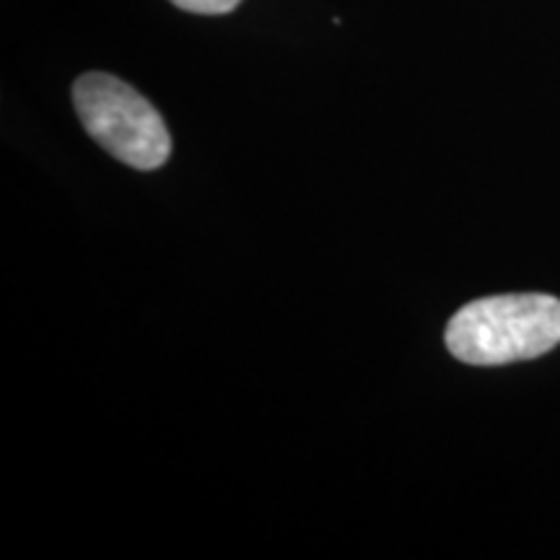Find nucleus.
<instances>
[{
    "label": "nucleus",
    "mask_w": 560,
    "mask_h": 560,
    "mask_svg": "<svg viewBox=\"0 0 560 560\" xmlns=\"http://www.w3.org/2000/svg\"><path fill=\"white\" fill-rule=\"evenodd\" d=\"M73 107L91 138L109 156L140 172L166 164L172 136L156 107L128 83L91 70L73 83Z\"/></svg>",
    "instance_id": "2"
},
{
    "label": "nucleus",
    "mask_w": 560,
    "mask_h": 560,
    "mask_svg": "<svg viewBox=\"0 0 560 560\" xmlns=\"http://www.w3.org/2000/svg\"><path fill=\"white\" fill-rule=\"evenodd\" d=\"M174 5L187 13H200V16H221L231 13L242 0H172Z\"/></svg>",
    "instance_id": "3"
},
{
    "label": "nucleus",
    "mask_w": 560,
    "mask_h": 560,
    "mask_svg": "<svg viewBox=\"0 0 560 560\" xmlns=\"http://www.w3.org/2000/svg\"><path fill=\"white\" fill-rule=\"evenodd\" d=\"M446 348L470 366H503L550 353L560 342V301L509 293L470 301L446 325Z\"/></svg>",
    "instance_id": "1"
}]
</instances>
